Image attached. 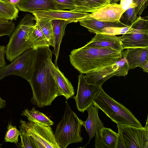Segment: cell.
<instances>
[{
	"label": "cell",
	"instance_id": "6da1fadb",
	"mask_svg": "<svg viewBox=\"0 0 148 148\" xmlns=\"http://www.w3.org/2000/svg\"><path fill=\"white\" fill-rule=\"evenodd\" d=\"M35 60L31 79L29 82L32 91V104L40 108L50 106L59 96L55 80L50 70L52 51L49 47L35 50Z\"/></svg>",
	"mask_w": 148,
	"mask_h": 148
},
{
	"label": "cell",
	"instance_id": "7a4b0ae2",
	"mask_svg": "<svg viewBox=\"0 0 148 148\" xmlns=\"http://www.w3.org/2000/svg\"><path fill=\"white\" fill-rule=\"evenodd\" d=\"M122 51L108 48L84 46L73 49L69 55L72 66L80 73L86 74L115 63Z\"/></svg>",
	"mask_w": 148,
	"mask_h": 148
},
{
	"label": "cell",
	"instance_id": "3957f363",
	"mask_svg": "<svg viewBox=\"0 0 148 148\" xmlns=\"http://www.w3.org/2000/svg\"><path fill=\"white\" fill-rule=\"evenodd\" d=\"M92 105L101 109L117 125L142 127L141 124L132 112L123 105L109 96L101 88L95 96Z\"/></svg>",
	"mask_w": 148,
	"mask_h": 148
},
{
	"label": "cell",
	"instance_id": "277c9868",
	"mask_svg": "<svg viewBox=\"0 0 148 148\" xmlns=\"http://www.w3.org/2000/svg\"><path fill=\"white\" fill-rule=\"evenodd\" d=\"M64 114L57 125L54 133L56 142L60 148H66L70 144L82 142L81 128L82 120L80 119L66 102Z\"/></svg>",
	"mask_w": 148,
	"mask_h": 148
},
{
	"label": "cell",
	"instance_id": "5b68a950",
	"mask_svg": "<svg viewBox=\"0 0 148 148\" xmlns=\"http://www.w3.org/2000/svg\"><path fill=\"white\" fill-rule=\"evenodd\" d=\"M35 17L26 14L20 21L10 36L9 42L5 47L7 59L12 62L26 50L31 49L27 40L36 23Z\"/></svg>",
	"mask_w": 148,
	"mask_h": 148
},
{
	"label": "cell",
	"instance_id": "8992f818",
	"mask_svg": "<svg viewBox=\"0 0 148 148\" xmlns=\"http://www.w3.org/2000/svg\"><path fill=\"white\" fill-rule=\"evenodd\" d=\"M36 58L35 50L30 49L15 59L10 64L0 68V81L11 75L19 76L29 81Z\"/></svg>",
	"mask_w": 148,
	"mask_h": 148
},
{
	"label": "cell",
	"instance_id": "52a82bcc",
	"mask_svg": "<svg viewBox=\"0 0 148 148\" xmlns=\"http://www.w3.org/2000/svg\"><path fill=\"white\" fill-rule=\"evenodd\" d=\"M21 125L26 130L36 148H60L56 142L50 126H46L21 119Z\"/></svg>",
	"mask_w": 148,
	"mask_h": 148
},
{
	"label": "cell",
	"instance_id": "ba28073f",
	"mask_svg": "<svg viewBox=\"0 0 148 148\" xmlns=\"http://www.w3.org/2000/svg\"><path fill=\"white\" fill-rule=\"evenodd\" d=\"M128 33L120 36L123 49L148 47V20L146 17H138L131 25Z\"/></svg>",
	"mask_w": 148,
	"mask_h": 148
},
{
	"label": "cell",
	"instance_id": "9c48e42d",
	"mask_svg": "<svg viewBox=\"0 0 148 148\" xmlns=\"http://www.w3.org/2000/svg\"><path fill=\"white\" fill-rule=\"evenodd\" d=\"M118 136L124 148H148L147 119L144 127L117 125Z\"/></svg>",
	"mask_w": 148,
	"mask_h": 148
},
{
	"label": "cell",
	"instance_id": "30bf717a",
	"mask_svg": "<svg viewBox=\"0 0 148 148\" xmlns=\"http://www.w3.org/2000/svg\"><path fill=\"white\" fill-rule=\"evenodd\" d=\"M78 78L77 94L73 98L75 100L77 109L83 113L92 105L94 98L102 87L87 83L83 73H81Z\"/></svg>",
	"mask_w": 148,
	"mask_h": 148
},
{
	"label": "cell",
	"instance_id": "8fae6325",
	"mask_svg": "<svg viewBox=\"0 0 148 148\" xmlns=\"http://www.w3.org/2000/svg\"><path fill=\"white\" fill-rule=\"evenodd\" d=\"M35 18H43L51 20L61 19L77 23L90 16V14L74 10H47L37 11L32 13Z\"/></svg>",
	"mask_w": 148,
	"mask_h": 148
},
{
	"label": "cell",
	"instance_id": "7c38bea8",
	"mask_svg": "<svg viewBox=\"0 0 148 148\" xmlns=\"http://www.w3.org/2000/svg\"><path fill=\"white\" fill-rule=\"evenodd\" d=\"M123 12L120 4L110 3L92 13L90 16L101 21L118 22L120 21V19Z\"/></svg>",
	"mask_w": 148,
	"mask_h": 148
},
{
	"label": "cell",
	"instance_id": "4fadbf2b",
	"mask_svg": "<svg viewBox=\"0 0 148 148\" xmlns=\"http://www.w3.org/2000/svg\"><path fill=\"white\" fill-rule=\"evenodd\" d=\"M85 46L97 48H108L122 51H123L120 36L103 33L95 36Z\"/></svg>",
	"mask_w": 148,
	"mask_h": 148
},
{
	"label": "cell",
	"instance_id": "5bb4252c",
	"mask_svg": "<svg viewBox=\"0 0 148 148\" xmlns=\"http://www.w3.org/2000/svg\"><path fill=\"white\" fill-rule=\"evenodd\" d=\"M50 70L57 84L59 95L64 96L67 100L71 98L75 92L71 82L60 71L57 66L52 62L50 64Z\"/></svg>",
	"mask_w": 148,
	"mask_h": 148
},
{
	"label": "cell",
	"instance_id": "9a60e30c",
	"mask_svg": "<svg viewBox=\"0 0 148 148\" xmlns=\"http://www.w3.org/2000/svg\"><path fill=\"white\" fill-rule=\"evenodd\" d=\"M121 52L125 58L129 69L141 67L148 61V47L128 48Z\"/></svg>",
	"mask_w": 148,
	"mask_h": 148
},
{
	"label": "cell",
	"instance_id": "2e32d148",
	"mask_svg": "<svg viewBox=\"0 0 148 148\" xmlns=\"http://www.w3.org/2000/svg\"><path fill=\"white\" fill-rule=\"evenodd\" d=\"M98 110L99 108L96 106L91 105L86 110L88 114L87 120L85 121H82V125L85 127L89 136L88 144L95 136L96 133L104 127L98 116Z\"/></svg>",
	"mask_w": 148,
	"mask_h": 148
},
{
	"label": "cell",
	"instance_id": "e0dca14e",
	"mask_svg": "<svg viewBox=\"0 0 148 148\" xmlns=\"http://www.w3.org/2000/svg\"><path fill=\"white\" fill-rule=\"evenodd\" d=\"M114 64L86 73L85 77L86 82L102 87L104 82L116 75L117 69Z\"/></svg>",
	"mask_w": 148,
	"mask_h": 148
},
{
	"label": "cell",
	"instance_id": "ac0fdd59",
	"mask_svg": "<svg viewBox=\"0 0 148 148\" xmlns=\"http://www.w3.org/2000/svg\"><path fill=\"white\" fill-rule=\"evenodd\" d=\"M16 6L19 11L32 13L37 11L57 10L52 0H21Z\"/></svg>",
	"mask_w": 148,
	"mask_h": 148
},
{
	"label": "cell",
	"instance_id": "d6986e66",
	"mask_svg": "<svg viewBox=\"0 0 148 148\" xmlns=\"http://www.w3.org/2000/svg\"><path fill=\"white\" fill-rule=\"evenodd\" d=\"M95 136V148H116L118 134L111 129L104 127Z\"/></svg>",
	"mask_w": 148,
	"mask_h": 148
},
{
	"label": "cell",
	"instance_id": "ffe728a7",
	"mask_svg": "<svg viewBox=\"0 0 148 148\" xmlns=\"http://www.w3.org/2000/svg\"><path fill=\"white\" fill-rule=\"evenodd\" d=\"M53 36V50L52 54L55 56V64L57 66L60 46L67 25L70 23L61 19L51 20Z\"/></svg>",
	"mask_w": 148,
	"mask_h": 148
},
{
	"label": "cell",
	"instance_id": "44dd1931",
	"mask_svg": "<svg viewBox=\"0 0 148 148\" xmlns=\"http://www.w3.org/2000/svg\"><path fill=\"white\" fill-rule=\"evenodd\" d=\"M80 25L87 28L91 33H99L103 29L107 27H122L128 26L120 21L111 22L98 21L90 16L79 21Z\"/></svg>",
	"mask_w": 148,
	"mask_h": 148
},
{
	"label": "cell",
	"instance_id": "7402d4cb",
	"mask_svg": "<svg viewBox=\"0 0 148 148\" xmlns=\"http://www.w3.org/2000/svg\"><path fill=\"white\" fill-rule=\"evenodd\" d=\"M74 10L85 13H92L110 3V0H74Z\"/></svg>",
	"mask_w": 148,
	"mask_h": 148
},
{
	"label": "cell",
	"instance_id": "603a6c76",
	"mask_svg": "<svg viewBox=\"0 0 148 148\" xmlns=\"http://www.w3.org/2000/svg\"><path fill=\"white\" fill-rule=\"evenodd\" d=\"M27 41L31 48L35 50L39 48L50 46L46 37L36 22Z\"/></svg>",
	"mask_w": 148,
	"mask_h": 148
},
{
	"label": "cell",
	"instance_id": "cb8c5ba5",
	"mask_svg": "<svg viewBox=\"0 0 148 148\" xmlns=\"http://www.w3.org/2000/svg\"><path fill=\"white\" fill-rule=\"evenodd\" d=\"M27 117L29 122L36 123L46 126L53 125V122L43 113L33 107L30 110L25 109L21 114Z\"/></svg>",
	"mask_w": 148,
	"mask_h": 148
},
{
	"label": "cell",
	"instance_id": "d4e9b609",
	"mask_svg": "<svg viewBox=\"0 0 148 148\" xmlns=\"http://www.w3.org/2000/svg\"><path fill=\"white\" fill-rule=\"evenodd\" d=\"M19 11L16 5L0 0V19L7 21L16 20L18 17Z\"/></svg>",
	"mask_w": 148,
	"mask_h": 148
},
{
	"label": "cell",
	"instance_id": "484cf974",
	"mask_svg": "<svg viewBox=\"0 0 148 148\" xmlns=\"http://www.w3.org/2000/svg\"><path fill=\"white\" fill-rule=\"evenodd\" d=\"M36 23L41 30L50 46H53V36L51 20L43 18H35Z\"/></svg>",
	"mask_w": 148,
	"mask_h": 148
},
{
	"label": "cell",
	"instance_id": "4316f807",
	"mask_svg": "<svg viewBox=\"0 0 148 148\" xmlns=\"http://www.w3.org/2000/svg\"><path fill=\"white\" fill-rule=\"evenodd\" d=\"M132 6L122 14L119 21L122 23L128 26L131 25L137 18L135 10V8Z\"/></svg>",
	"mask_w": 148,
	"mask_h": 148
},
{
	"label": "cell",
	"instance_id": "83f0119b",
	"mask_svg": "<svg viewBox=\"0 0 148 148\" xmlns=\"http://www.w3.org/2000/svg\"><path fill=\"white\" fill-rule=\"evenodd\" d=\"M7 130L4 137L5 142L13 143L16 144L18 141L20 132L16 126L12 125L11 123H8Z\"/></svg>",
	"mask_w": 148,
	"mask_h": 148
},
{
	"label": "cell",
	"instance_id": "f1b7e54d",
	"mask_svg": "<svg viewBox=\"0 0 148 148\" xmlns=\"http://www.w3.org/2000/svg\"><path fill=\"white\" fill-rule=\"evenodd\" d=\"M16 27L13 21L0 19V37L4 36H10Z\"/></svg>",
	"mask_w": 148,
	"mask_h": 148
},
{
	"label": "cell",
	"instance_id": "f546056e",
	"mask_svg": "<svg viewBox=\"0 0 148 148\" xmlns=\"http://www.w3.org/2000/svg\"><path fill=\"white\" fill-rule=\"evenodd\" d=\"M117 70L115 76H125L127 75L129 70L125 57L122 54V56L115 63Z\"/></svg>",
	"mask_w": 148,
	"mask_h": 148
},
{
	"label": "cell",
	"instance_id": "4dcf8cb0",
	"mask_svg": "<svg viewBox=\"0 0 148 148\" xmlns=\"http://www.w3.org/2000/svg\"><path fill=\"white\" fill-rule=\"evenodd\" d=\"M21 142L18 143L19 147L23 148H36L31 139L25 129L21 125L19 126Z\"/></svg>",
	"mask_w": 148,
	"mask_h": 148
},
{
	"label": "cell",
	"instance_id": "1f68e13d",
	"mask_svg": "<svg viewBox=\"0 0 148 148\" xmlns=\"http://www.w3.org/2000/svg\"><path fill=\"white\" fill-rule=\"evenodd\" d=\"M57 10H74L75 7L74 0H52Z\"/></svg>",
	"mask_w": 148,
	"mask_h": 148
},
{
	"label": "cell",
	"instance_id": "d6a6232c",
	"mask_svg": "<svg viewBox=\"0 0 148 148\" xmlns=\"http://www.w3.org/2000/svg\"><path fill=\"white\" fill-rule=\"evenodd\" d=\"M148 0H139L135 8V10L137 15L140 16L144 9L148 6Z\"/></svg>",
	"mask_w": 148,
	"mask_h": 148
},
{
	"label": "cell",
	"instance_id": "836d02e7",
	"mask_svg": "<svg viewBox=\"0 0 148 148\" xmlns=\"http://www.w3.org/2000/svg\"><path fill=\"white\" fill-rule=\"evenodd\" d=\"M120 5L123 12L131 6L136 7L137 5L133 3V0H121Z\"/></svg>",
	"mask_w": 148,
	"mask_h": 148
},
{
	"label": "cell",
	"instance_id": "e575fe53",
	"mask_svg": "<svg viewBox=\"0 0 148 148\" xmlns=\"http://www.w3.org/2000/svg\"><path fill=\"white\" fill-rule=\"evenodd\" d=\"M5 47L4 45H0V68L6 65L7 63L5 59Z\"/></svg>",
	"mask_w": 148,
	"mask_h": 148
},
{
	"label": "cell",
	"instance_id": "d590c367",
	"mask_svg": "<svg viewBox=\"0 0 148 148\" xmlns=\"http://www.w3.org/2000/svg\"><path fill=\"white\" fill-rule=\"evenodd\" d=\"M1 1L10 3L16 6L19 3L21 0H1Z\"/></svg>",
	"mask_w": 148,
	"mask_h": 148
},
{
	"label": "cell",
	"instance_id": "8d00e7d4",
	"mask_svg": "<svg viewBox=\"0 0 148 148\" xmlns=\"http://www.w3.org/2000/svg\"><path fill=\"white\" fill-rule=\"evenodd\" d=\"M6 105V101L1 98L0 96V110L4 108Z\"/></svg>",
	"mask_w": 148,
	"mask_h": 148
},
{
	"label": "cell",
	"instance_id": "74e56055",
	"mask_svg": "<svg viewBox=\"0 0 148 148\" xmlns=\"http://www.w3.org/2000/svg\"><path fill=\"white\" fill-rule=\"evenodd\" d=\"M144 72H148V61L145 63L141 67Z\"/></svg>",
	"mask_w": 148,
	"mask_h": 148
},
{
	"label": "cell",
	"instance_id": "f35d334b",
	"mask_svg": "<svg viewBox=\"0 0 148 148\" xmlns=\"http://www.w3.org/2000/svg\"><path fill=\"white\" fill-rule=\"evenodd\" d=\"M121 0H110V3H117L118 2Z\"/></svg>",
	"mask_w": 148,
	"mask_h": 148
},
{
	"label": "cell",
	"instance_id": "ab89813d",
	"mask_svg": "<svg viewBox=\"0 0 148 148\" xmlns=\"http://www.w3.org/2000/svg\"><path fill=\"white\" fill-rule=\"evenodd\" d=\"M133 3L137 5V4L139 0H133Z\"/></svg>",
	"mask_w": 148,
	"mask_h": 148
},
{
	"label": "cell",
	"instance_id": "60d3db41",
	"mask_svg": "<svg viewBox=\"0 0 148 148\" xmlns=\"http://www.w3.org/2000/svg\"><path fill=\"white\" fill-rule=\"evenodd\" d=\"M2 144H0V148H1V146Z\"/></svg>",
	"mask_w": 148,
	"mask_h": 148
}]
</instances>
